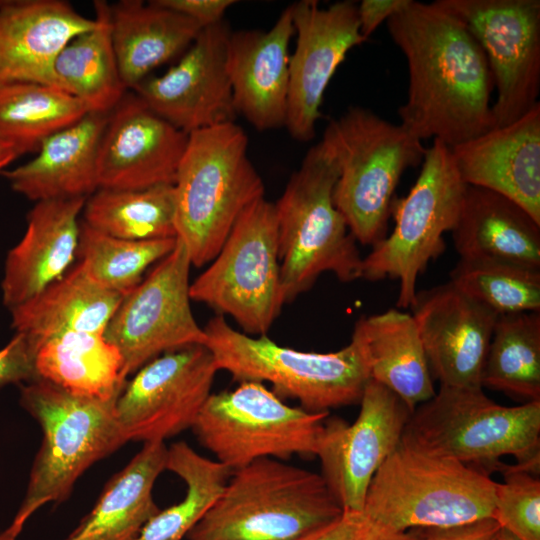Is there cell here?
I'll return each mask as SVG.
<instances>
[{"mask_svg": "<svg viewBox=\"0 0 540 540\" xmlns=\"http://www.w3.org/2000/svg\"><path fill=\"white\" fill-rule=\"evenodd\" d=\"M408 0H363L357 4V15L361 35L368 39L370 35L399 11Z\"/></svg>", "mask_w": 540, "mask_h": 540, "instance_id": "cell-43", "label": "cell"}, {"mask_svg": "<svg viewBox=\"0 0 540 540\" xmlns=\"http://www.w3.org/2000/svg\"><path fill=\"white\" fill-rule=\"evenodd\" d=\"M205 346L218 370L233 380L268 382L280 398H292L313 413L360 402L370 380L369 372L353 341L328 353L284 347L267 335L251 336L231 327L217 315L204 327Z\"/></svg>", "mask_w": 540, "mask_h": 540, "instance_id": "cell-8", "label": "cell"}, {"mask_svg": "<svg viewBox=\"0 0 540 540\" xmlns=\"http://www.w3.org/2000/svg\"><path fill=\"white\" fill-rule=\"evenodd\" d=\"M481 386L525 402L540 400V311L498 316Z\"/></svg>", "mask_w": 540, "mask_h": 540, "instance_id": "cell-35", "label": "cell"}, {"mask_svg": "<svg viewBox=\"0 0 540 540\" xmlns=\"http://www.w3.org/2000/svg\"><path fill=\"white\" fill-rule=\"evenodd\" d=\"M188 136L127 91L109 113L100 140L99 188L173 185Z\"/></svg>", "mask_w": 540, "mask_h": 540, "instance_id": "cell-19", "label": "cell"}, {"mask_svg": "<svg viewBox=\"0 0 540 540\" xmlns=\"http://www.w3.org/2000/svg\"><path fill=\"white\" fill-rule=\"evenodd\" d=\"M173 186L176 238L196 267L214 259L242 212L264 197L248 137L235 122L189 134Z\"/></svg>", "mask_w": 540, "mask_h": 540, "instance_id": "cell-2", "label": "cell"}, {"mask_svg": "<svg viewBox=\"0 0 540 540\" xmlns=\"http://www.w3.org/2000/svg\"><path fill=\"white\" fill-rule=\"evenodd\" d=\"M294 36L290 5L268 31L231 32L227 73L237 115L258 131L285 126L289 90V46Z\"/></svg>", "mask_w": 540, "mask_h": 540, "instance_id": "cell-21", "label": "cell"}, {"mask_svg": "<svg viewBox=\"0 0 540 540\" xmlns=\"http://www.w3.org/2000/svg\"><path fill=\"white\" fill-rule=\"evenodd\" d=\"M108 115L88 112L46 138L33 159L2 175L14 191L36 202L87 198L99 188L97 156Z\"/></svg>", "mask_w": 540, "mask_h": 540, "instance_id": "cell-25", "label": "cell"}, {"mask_svg": "<svg viewBox=\"0 0 540 540\" xmlns=\"http://www.w3.org/2000/svg\"><path fill=\"white\" fill-rule=\"evenodd\" d=\"M94 25V18L66 1L0 0V88L24 82L55 86L56 55Z\"/></svg>", "mask_w": 540, "mask_h": 540, "instance_id": "cell-23", "label": "cell"}, {"mask_svg": "<svg viewBox=\"0 0 540 540\" xmlns=\"http://www.w3.org/2000/svg\"><path fill=\"white\" fill-rule=\"evenodd\" d=\"M401 443L488 475L498 470L503 456L539 474L540 400L503 406L480 387L441 386L413 410Z\"/></svg>", "mask_w": 540, "mask_h": 540, "instance_id": "cell-3", "label": "cell"}, {"mask_svg": "<svg viewBox=\"0 0 540 540\" xmlns=\"http://www.w3.org/2000/svg\"><path fill=\"white\" fill-rule=\"evenodd\" d=\"M351 341L359 347L370 379L393 391L412 412L436 393L412 314L392 308L362 316Z\"/></svg>", "mask_w": 540, "mask_h": 540, "instance_id": "cell-27", "label": "cell"}, {"mask_svg": "<svg viewBox=\"0 0 540 540\" xmlns=\"http://www.w3.org/2000/svg\"><path fill=\"white\" fill-rule=\"evenodd\" d=\"M359 404L352 424L326 419L315 456L321 462L320 475L342 510L362 513L369 485L400 444L412 411L393 391L372 379Z\"/></svg>", "mask_w": 540, "mask_h": 540, "instance_id": "cell-16", "label": "cell"}, {"mask_svg": "<svg viewBox=\"0 0 540 540\" xmlns=\"http://www.w3.org/2000/svg\"><path fill=\"white\" fill-rule=\"evenodd\" d=\"M116 400L75 395L40 378L21 385L20 404L39 423L42 442L12 525L22 530L43 505L66 500L85 471L127 443Z\"/></svg>", "mask_w": 540, "mask_h": 540, "instance_id": "cell-7", "label": "cell"}, {"mask_svg": "<svg viewBox=\"0 0 540 540\" xmlns=\"http://www.w3.org/2000/svg\"><path fill=\"white\" fill-rule=\"evenodd\" d=\"M359 540H420V537L414 530H393L364 517Z\"/></svg>", "mask_w": 540, "mask_h": 540, "instance_id": "cell-45", "label": "cell"}, {"mask_svg": "<svg viewBox=\"0 0 540 540\" xmlns=\"http://www.w3.org/2000/svg\"><path fill=\"white\" fill-rule=\"evenodd\" d=\"M87 198L36 202L20 242L6 258L3 303L11 310L36 296L70 269L77 256L80 223Z\"/></svg>", "mask_w": 540, "mask_h": 540, "instance_id": "cell-24", "label": "cell"}, {"mask_svg": "<svg viewBox=\"0 0 540 540\" xmlns=\"http://www.w3.org/2000/svg\"><path fill=\"white\" fill-rule=\"evenodd\" d=\"M175 245L176 238L144 241L116 238L82 222L78 263L98 285L124 297L140 284L149 266L167 256Z\"/></svg>", "mask_w": 540, "mask_h": 540, "instance_id": "cell-37", "label": "cell"}, {"mask_svg": "<svg viewBox=\"0 0 540 540\" xmlns=\"http://www.w3.org/2000/svg\"><path fill=\"white\" fill-rule=\"evenodd\" d=\"M408 66L400 124L452 148L494 128L492 73L467 26L436 3L408 2L387 20Z\"/></svg>", "mask_w": 540, "mask_h": 540, "instance_id": "cell-1", "label": "cell"}, {"mask_svg": "<svg viewBox=\"0 0 540 540\" xmlns=\"http://www.w3.org/2000/svg\"><path fill=\"white\" fill-rule=\"evenodd\" d=\"M476 38L488 61L496 101L494 128L508 125L539 101V0H436Z\"/></svg>", "mask_w": 540, "mask_h": 540, "instance_id": "cell-14", "label": "cell"}, {"mask_svg": "<svg viewBox=\"0 0 540 540\" xmlns=\"http://www.w3.org/2000/svg\"><path fill=\"white\" fill-rule=\"evenodd\" d=\"M166 470L186 485L184 498L159 510L136 540H183L216 503L232 474L224 464L197 453L186 442L167 448Z\"/></svg>", "mask_w": 540, "mask_h": 540, "instance_id": "cell-34", "label": "cell"}, {"mask_svg": "<svg viewBox=\"0 0 540 540\" xmlns=\"http://www.w3.org/2000/svg\"><path fill=\"white\" fill-rule=\"evenodd\" d=\"M466 188L450 147L434 139L409 193L394 198L395 227L362 259L361 278L398 280L397 307L410 308L419 275L445 249L443 235L458 220Z\"/></svg>", "mask_w": 540, "mask_h": 540, "instance_id": "cell-10", "label": "cell"}, {"mask_svg": "<svg viewBox=\"0 0 540 540\" xmlns=\"http://www.w3.org/2000/svg\"><path fill=\"white\" fill-rule=\"evenodd\" d=\"M162 7L193 20L202 28L221 22L233 0H154Z\"/></svg>", "mask_w": 540, "mask_h": 540, "instance_id": "cell-42", "label": "cell"}, {"mask_svg": "<svg viewBox=\"0 0 540 540\" xmlns=\"http://www.w3.org/2000/svg\"><path fill=\"white\" fill-rule=\"evenodd\" d=\"M363 521L362 513L343 511L336 520L302 540H359Z\"/></svg>", "mask_w": 540, "mask_h": 540, "instance_id": "cell-44", "label": "cell"}, {"mask_svg": "<svg viewBox=\"0 0 540 540\" xmlns=\"http://www.w3.org/2000/svg\"><path fill=\"white\" fill-rule=\"evenodd\" d=\"M38 378L80 396L117 399L127 379L122 356L101 333L67 332L53 337L35 353Z\"/></svg>", "mask_w": 540, "mask_h": 540, "instance_id": "cell-32", "label": "cell"}, {"mask_svg": "<svg viewBox=\"0 0 540 540\" xmlns=\"http://www.w3.org/2000/svg\"><path fill=\"white\" fill-rule=\"evenodd\" d=\"M193 301L266 335L285 304L274 204L264 197L239 216L217 255L189 288Z\"/></svg>", "mask_w": 540, "mask_h": 540, "instance_id": "cell-11", "label": "cell"}, {"mask_svg": "<svg viewBox=\"0 0 540 540\" xmlns=\"http://www.w3.org/2000/svg\"><path fill=\"white\" fill-rule=\"evenodd\" d=\"M164 442L144 443L129 463L105 485L91 511L63 540H136L160 510L153 487L166 470Z\"/></svg>", "mask_w": 540, "mask_h": 540, "instance_id": "cell-30", "label": "cell"}, {"mask_svg": "<svg viewBox=\"0 0 540 540\" xmlns=\"http://www.w3.org/2000/svg\"><path fill=\"white\" fill-rule=\"evenodd\" d=\"M95 25L73 37L56 55L57 88L80 100L89 112L110 113L128 91L113 47L110 4L93 2Z\"/></svg>", "mask_w": 540, "mask_h": 540, "instance_id": "cell-31", "label": "cell"}, {"mask_svg": "<svg viewBox=\"0 0 540 540\" xmlns=\"http://www.w3.org/2000/svg\"><path fill=\"white\" fill-rule=\"evenodd\" d=\"M338 175L332 154L320 141L308 150L274 204L285 304L325 272L341 282L361 278L357 241L333 200Z\"/></svg>", "mask_w": 540, "mask_h": 540, "instance_id": "cell-5", "label": "cell"}, {"mask_svg": "<svg viewBox=\"0 0 540 540\" xmlns=\"http://www.w3.org/2000/svg\"><path fill=\"white\" fill-rule=\"evenodd\" d=\"M339 171L333 200L355 240L373 246L386 237L396 187L407 168L422 163V141L372 110L348 108L321 140Z\"/></svg>", "mask_w": 540, "mask_h": 540, "instance_id": "cell-6", "label": "cell"}, {"mask_svg": "<svg viewBox=\"0 0 540 540\" xmlns=\"http://www.w3.org/2000/svg\"><path fill=\"white\" fill-rule=\"evenodd\" d=\"M22 155L20 151L11 143L0 138V171Z\"/></svg>", "mask_w": 540, "mask_h": 540, "instance_id": "cell-46", "label": "cell"}, {"mask_svg": "<svg viewBox=\"0 0 540 540\" xmlns=\"http://www.w3.org/2000/svg\"><path fill=\"white\" fill-rule=\"evenodd\" d=\"M191 266L185 245L176 238L174 249L122 298L104 337L120 352L126 379L166 352L205 344L204 328L190 305Z\"/></svg>", "mask_w": 540, "mask_h": 540, "instance_id": "cell-13", "label": "cell"}, {"mask_svg": "<svg viewBox=\"0 0 540 540\" xmlns=\"http://www.w3.org/2000/svg\"><path fill=\"white\" fill-rule=\"evenodd\" d=\"M296 36L289 58V90L285 126L297 141L315 137L325 90L347 53L368 39L359 29L357 4L344 0L325 8L316 0L290 5Z\"/></svg>", "mask_w": 540, "mask_h": 540, "instance_id": "cell-17", "label": "cell"}, {"mask_svg": "<svg viewBox=\"0 0 540 540\" xmlns=\"http://www.w3.org/2000/svg\"><path fill=\"white\" fill-rule=\"evenodd\" d=\"M84 223L106 235L133 241L176 238L174 186L98 188L86 199Z\"/></svg>", "mask_w": 540, "mask_h": 540, "instance_id": "cell-33", "label": "cell"}, {"mask_svg": "<svg viewBox=\"0 0 540 540\" xmlns=\"http://www.w3.org/2000/svg\"><path fill=\"white\" fill-rule=\"evenodd\" d=\"M504 481L496 482L493 518L520 540H540V480L518 465L501 464Z\"/></svg>", "mask_w": 540, "mask_h": 540, "instance_id": "cell-39", "label": "cell"}, {"mask_svg": "<svg viewBox=\"0 0 540 540\" xmlns=\"http://www.w3.org/2000/svg\"><path fill=\"white\" fill-rule=\"evenodd\" d=\"M495 487L478 469L400 442L374 475L362 514L397 531L466 524L493 516Z\"/></svg>", "mask_w": 540, "mask_h": 540, "instance_id": "cell-9", "label": "cell"}, {"mask_svg": "<svg viewBox=\"0 0 540 540\" xmlns=\"http://www.w3.org/2000/svg\"><path fill=\"white\" fill-rule=\"evenodd\" d=\"M450 282L498 316L540 311V269L460 259L450 272Z\"/></svg>", "mask_w": 540, "mask_h": 540, "instance_id": "cell-38", "label": "cell"}, {"mask_svg": "<svg viewBox=\"0 0 540 540\" xmlns=\"http://www.w3.org/2000/svg\"><path fill=\"white\" fill-rule=\"evenodd\" d=\"M22 530L10 524L4 531L0 533V540H17V537Z\"/></svg>", "mask_w": 540, "mask_h": 540, "instance_id": "cell-47", "label": "cell"}, {"mask_svg": "<svg viewBox=\"0 0 540 540\" xmlns=\"http://www.w3.org/2000/svg\"><path fill=\"white\" fill-rule=\"evenodd\" d=\"M451 232L460 259H489L540 269V223L501 194L467 185Z\"/></svg>", "mask_w": 540, "mask_h": 540, "instance_id": "cell-26", "label": "cell"}, {"mask_svg": "<svg viewBox=\"0 0 540 540\" xmlns=\"http://www.w3.org/2000/svg\"><path fill=\"white\" fill-rule=\"evenodd\" d=\"M410 308L432 377L441 386L482 388L498 315L450 281L417 292Z\"/></svg>", "mask_w": 540, "mask_h": 540, "instance_id": "cell-20", "label": "cell"}, {"mask_svg": "<svg viewBox=\"0 0 540 540\" xmlns=\"http://www.w3.org/2000/svg\"><path fill=\"white\" fill-rule=\"evenodd\" d=\"M110 21L113 47L127 90H133L155 68L182 55L202 29L154 0H122L110 5Z\"/></svg>", "mask_w": 540, "mask_h": 540, "instance_id": "cell-28", "label": "cell"}, {"mask_svg": "<svg viewBox=\"0 0 540 540\" xmlns=\"http://www.w3.org/2000/svg\"><path fill=\"white\" fill-rule=\"evenodd\" d=\"M499 529L497 521L489 517L451 527L411 530L418 534L420 540H495Z\"/></svg>", "mask_w": 540, "mask_h": 540, "instance_id": "cell-41", "label": "cell"}, {"mask_svg": "<svg viewBox=\"0 0 540 540\" xmlns=\"http://www.w3.org/2000/svg\"><path fill=\"white\" fill-rule=\"evenodd\" d=\"M231 32L224 20L202 28L175 65L148 76L133 92L188 135L234 122L237 113L226 67Z\"/></svg>", "mask_w": 540, "mask_h": 540, "instance_id": "cell-18", "label": "cell"}, {"mask_svg": "<svg viewBox=\"0 0 540 540\" xmlns=\"http://www.w3.org/2000/svg\"><path fill=\"white\" fill-rule=\"evenodd\" d=\"M328 413L286 404L263 383L211 393L192 430L215 460L235 471L263 458L315 456Z\"/></svg>", "mask_w": 540, "mask_h": 540, "instance_id": "cell-12", "label": "cell"}, {"mask_svg": "<svg viewBox=\"0 0 540 540\" xmlns=\"http://www.w3.org/2000/svg\"><path fill=\"white\" fill-rule=\"evenodd\" d=\"M38 379L35 350L20 333L0 349V388L8 384L28 383Z\"/></svg>", "mask_w": 540, "mask_h": 540, "instance_id": "cell-40", "label": "cell"}, {"mask_svg": "<svg viewBox=\"0 0 540 540\" xmlns=\"http://www.w3.org/2000/svg\"><path fill=\"white\" fill-rule=\"evenodd\" d=\"M343 510L320 474L263 458L232 472L187 540H302Z\"/></svg>", "mask_w": 540, "mask_h": 540, "instance_id": "cell-4", "label": "cell"}, {"mask_svg": "<svg viewBox=\"0 0 540 540\" xmlns=\"http://www.w3.org/2000/svg\"><path fill=\"white\" fill-rule=\"evenodd\" d=\"M89 112L71 94L48 84L24 82L0 88V138L21 154L37 151L57 131Z\"/></svg>", "mask_w": 540, "mask_h": 540, "instance_id": "cell-36", "label": "cell"}, {"mask_svg": "<svg viewBox=\"0 0 540 540\" xmlns=\"http://www.w3.org/2000/svg\"><path fill=\"white\" fill-rule=\"evenodd\" d=\"M218 371L205 345L169 351L142 366L115 403L127 442H164L192 429Z\"/></svg>", "mask_w": 540, "mask_h": 540, "instance_id": "cell-15", "label": "cell"}, {"mask_svg": "<svg viewBox=\"0 0 540 540\" xmlns=\"http://www.w3.org/2000/svg\"><path fill=\"white\" fill-rule=\"evenodd\" d=\"M495 540H520V539L517 538L512 533H510L509 531H507V530H505L503 528H500L497 535H496Z\"/></svg>", "mask_w": 540, "mask_h": 540, "instance_id": "cell-48", "label": "cell"}, {"mask_svg": "<svg viewBox=\"0 0 540 540\" xmlns=\"http://www.w3.org/2000/svg\"><path fill=\"white\" fill-rule=\"evenodd\" d=\"M123 296L94 282L77 263L60 279L11 309L12 327L33 349L67 332L104 334Z\"/></svg>", "mask_w": 540, "mask_h": 540, "instance_id": "cell-29", "label": "cell"}, {"mask_svg": "<svg viewBox=\"0 0 540 540\" xmlns=\"http://www.w3.org/2000/svg\"><path fill=\"white\" fill-rule=\"evenodd\" d=\"M450 149L468 186L511 199L540 223V103L514 122Z\"/></svg>", "mask_w": 540, "mask_h": 540, "instance_id": "cell-22", "label": "cell"}]
</instances>
